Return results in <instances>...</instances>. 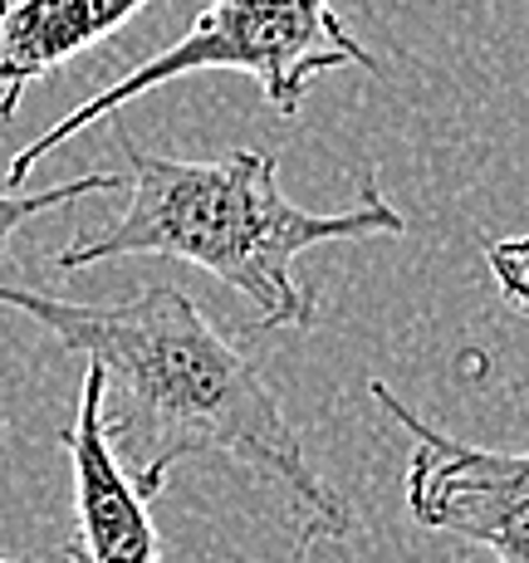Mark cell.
I'll return each mask as SVG.
<instances>
[{"label":"cell","instance_id":"obj_8","mask_svg":"<svg viewBox=\"0 0 529 563\" xmlns=\"http://www.w3.org/2000/svg\"><path fill=\"white\" fill-rule=\"evenodd\" d=\"M485 265L495 275V289L505 305L529 319V235H505V241L485 245Z\"/></svg>","mask_w":529,"mask_h":563},{"label":"cell","instance_id":"obj_3","mask_svg":"<svg viewBox=\"0 0 529 563\" xmlns=\"http://www.w3.org/2000/svg\"><path fill=\"white\" fill-rule=\"evenodd\" d=\"M353 64L377 69V59L363 49V40H353V30L343 25L329 0H201L197 20H191V30L177 45H167L162 54L137 64V69H128L118 84H108L99 99L79 103L59 123H49L30 147H20L10 157V187H20L54 147L79 137L84 128L103 123L123 103L143 99V93L162 89L167 79H181V74H211V69L251 74L261 84L265 103L275 113L295 118L319 74L353 69Z\"/></svg>","mask_w":529,"mask_h":563},{"label":"cell","instance_id":"obj_9","mask_svg":"<svg viewBox=\"0 0 529 563\" xmlns=\"http://www.w3.org/2000/svg\"><path fill=\"white\" fill-rule=\"evenodd\" d=\"M0 563H25V559H0Z\"/></svg>","mask_w":529,"mask_h":563},{"label":"cell","instance_id":"obj_1","mask_svg":"<svg viewBox=\"0 0 529 563\" xmlns=\"http://www.w3.org/2000/svg\"><path fill=\"white\" fill-rule=\"evenodd\" d=\"M0 309L45 323L64 353H79L123 387L118 411L103 407V437L128 456V481L143 500L167 485L181 456L221 451L251 465L295 510L299 549L353 534V510L305 456L275 387L177 285H147L133 299L79 305L0 279Z\"/></svg>","mask_w":529,"mask_h":563},{"label":"cell","instance_id":"obj_7","mask_svg":"<svg viewBox=\"0 0 529 563\" xmlns=\"http://www.w3.org/2000/svg\"><path fill=\"white\" fill-rule=\"evenodd\" d=\"M128 177H113V172H93V177H74V181H59V187H45V191H0V251L10 245V235L20 225H30L35 216L45 211H59V206L79 201V197H103V191H123Z\"/></svg>","mask_w":529,"mask_h":563},{"label":"cell","instance_id":"obj_6","mask_svg":"<svg viewBox=\"0 0 529 563\" xmlns=\"http://www.w3.org/2000/svg\"><path fill=\"white\" fill-rule=\"evenodd\" d=\"M147 5L153 0H0V123L15 118L35 79L103 45Z\"/></svg>","mask_w":529,"mask_h":563},{"label":"cell","instance_id":"obj_2","mask_svg":"<svg viewBox=\"0 0 529 563\" xmlns=\"http://www.w3.org/2000/svg\"><path fill=\"white\" fill-rule=\"evenodd\" d=\"M128 167V211L99 231H84L54 255L59 275L123 255H162L216 275L245 295L269 333H309L319 295L295 279V260L329 241L403 235L407 216L377 187V172H359V201L349 211H305L279 191V157L235 147L211 162L162 157L118 133Z\"/></svg>","mask_w":529,"mask_h":563},{"label":"cell","instance_id":"obj_4","mask_svg":"<svg viewBox=\"0 0 529 563\" xmlns=\"http://www.w3.org/2000/svg\"><path fill=\"white\" fill-rule=\"evenodd\" d=\"M368 393L412 437L403 490L417 525L491 549L500 563H529V451H495L447 437L377 377Z\"/></svg>","mask_w":529,"mask_h":563},{"label":"cell","instance_id":"obj_5","mask_svg":"<svg viewBox=\"0 0 529 563\" xmlns=\"http://www.w3.org/2000/svg\"><path fill=\"white\" fill-rule=\"evenodd\" d=\"M103 373L89 363L79 387V417L59 431V446L69 451L74 471V539L64 559L74 563H162V544L147 500L123 475L113 446L103 437Z\"/></svg>","mask_w":529,"mask_h":563}]
</instances>
